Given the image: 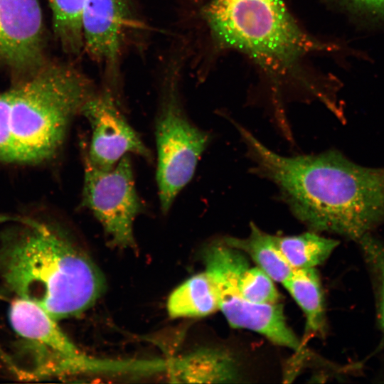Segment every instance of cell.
<instances>
[{
  "mask_svg": "<svg viewBox=\"0 0 384 384\" xmlns=\"http://www.w3.org/2000/svg\"><path fill=\"white\" fill-rule=\"evenodd\" d=\"M176 85L164 90L155 122L156 179L160 209L166 214L192 179L210 134L196 126L184 112Z\"/></svg>",
  "mask_w": 384,
  "mask_h": 384,
  "instance_id": "obj_6",
  "label": "cell"
},
{
  "mask_svg": "<svg viewBox=\"0 0 384 384\" xmlns=\"http://www.w3.org/2000/svg\"><path fill=\"white\" fill-rule=\"evenodd\" d=\"M358 242L376 282L379 316L384 330V245L370 233Z\"/></svg>",
  "mask_w": 384,
  "mask_h": 384,
  "instance_id": "obj_18",
  "label": "cell"
},
{
  "mask_svg": "<svg viewBox=\"0 0 384 384\" xmlns=\"http://www.w3.org/2000/svg\"><path fill=\"white\" fill-rule=\"evenodd\" d=\"M203 15L215 41L282 76L304 55L332 50L306 35L282 0H212Z\"/></svg>",
  "mask_w": 384,
  "mask_h": 384,
  "instance_id": "obj_4",
  "label": "cell"
},
{
  "mask_svg": "<svg viewBox=\"0 0 384 384\" xmlns=\"http://www.w3.org/2000/svg\"><path fill=\"white\" fill-rule=\"evenodd\" d=\"M364 27L384 29V0H341Z\"/></svg>",
  "mask_w": 384,
  "mask_h": 384,
  "instance_id": "obj_19",
  "label": "cell"
},
{
  "mask_svg": "<svg viewBox=\"0 0 384 384\" xmlns=\"http://www.w3.org/2000/svg\"><path fill=\"white\" fill-rule=\"evenodd\" d=\"M83 164L81 206L93 214L112 244L132 247L134 220L146 207L137 191L130 155L108 169L92 165L84 155Z\"/></svg>",
  "mask_w": 384,
  "mask_h": 384,
  "instance_id": "obj_7",
  "label": "cell"
},
{
  "mask_svg": "<svg viewBox=\"0 0 384 384\" xmlns=\"http://www.w3.org/2000/svg\"><path fill=\"white\" fill-rule=\"evenodd\" d=\"M170 378L188 383H233L241 379L238 360L228 349L202 348L166 364Z\"/></svg>",
  "mask_w": 384,
  "mask_h": 384,
  "instance_id": "obj_12",
  "label": "cell"
},
{
  "mask_svg": "<svg viewBox=\"0 0 384 384\" xmlns=\"http://www.w3.org/2000/svg\"><path fill=\"white\" fill-rule=\"evenodd\" d=\"M167 311L172 318L202 317L219 309L217 288L205 271L192 276L170 294Z\"/></svg>",
  "mask_w": 384,
  "mask_h": 384,
  "instance_id": "obj_13",
  "label": "cell"
},
{
  "mask_svg": "<svg viewBox=\"0 0 384 384\" xmlns=\"http://www.w3.org/2000/svg\"><path fill=\"white\" fill-rule=\"evenodd\" d=\"M214 283L218 294L219 309L231 327L255 331L275 344L299 354L304 353L302 343L286 321L282 304L253 303Z\"/></svg>",
  "mask_w": 384,
  "mask_h": 384,
  "instance_id": "obj_11",
  "label": "cell"
},
{
  "mask_svg": "<svg viewBox=\"0 0 384 384\" xmlns=\"http://www.w3.org/2000/svg\"><path fill=\"white\" fill-rule=\"evenodd\" d=\"M0 281L57 321L90 308L105 289L101 271L85 252L55 227L29 218L2 236Z\"/></svg>",
  "mask_w": 384,
  "mask_h": 384,
  "instance_id": "obj_2",
  "label": "cell"
},
{
  "mask_svg": "<svg viewBox=\"0 0 384 384\" xmlns=\"http://www.w3.org/2000/svg\"><path fill=\"white\" fill-rule=\"evenodd\" d=\"M53 24L63 49L78 54L83 48L82 16L86 0H50Z\"/></svg>",
  "mask_w": 384,
  "mask_h": 384,
  "instance_id": "obj_17",
  "label": "cell"
},
{
  "mask_svg": "<svg viewBox=\"0 0 384 384\" xmlns=\"http://www.w3.org/2000/svg\"><path fill=\"white\" fill-rule=\"evenodd\" d=\"M20 219L21 218L19 217H13V216L0 214V223L8 222V221L17 222L20 220Z\"/></svg>",
  "mask_w": 384,
  "mask_h": 384,
  "instance_id": "obj_20",
  "label": "cell"
},
{
  "mask_svg": "<svg viewBox=\"0 0 384 384\" xmlns=\"http://www.w3.org/2000/svg\"><path fill=\"white\" fill-rule=\"evenodd\" d=\"M250 227V232L247 238L228 236L222 240L247 255L273 281L282 284L294 269L276 247L272 235L262 231L253 223Z\"/></svg>",
  "mask_w": 384,
  "mask_h": 384,
  "instance_id": "obj_14",
  "label": "cell"
},
{
  "mask_svg": "<svg viewBox=\"0 0 384 384\" xmlns=\"http://www.w3.org/2000/svg\"><path fill=\"white\" fill-rule=\"evenodd\" d=\"M127 0H86L83 47L92 58L113 68L118 62L129 21Z\"/></svg>",
  "mask_w": 384,
  "mask_h": 384,
  "instance_id": "obj_10",
  "label": "cell"
},
{
  "mask_svg": "<svg viewBox=\"0 0 384 384\" xmlns=\"http://www.w3.org/2000/svg\"><path fill=\"white\" fill-rule=\"evenodd\" d=\"M80 114L91 127V139L84 156L94 166L112 168L125 155L135 154L151 161L152 154L130 125L109 90L96 92L86 102Z\"/></svg>",
  "mask_w": 384,
  "mask_h": 384,
  "instance_id": "obj_8",
  "label": "cell"
},
{
  "mask_svg": "<svg viewBox=\"0 0 384 384\" xmlns=\"http://www.w3.org/2000/svg\"><path fill=\"white\" fill-rule=\"evenodd\" d=\"M282 284L305 314L306 334H323L326 321L324 297L316 268L294 269Z\"/></svg>",
  "mask_w": 384,
  "mask_h": 384,
  "instance_id": "obj_15",
  "label": "cell"
},
{
  "mask_svg": "<svg viewBox=\"0 0 384 384\" xmlns=\"http://www.w3.org/2000/svg\"><path fill=\"white\" fill-rule=\"evenodd\" d=\"M232 122L252 163L250 171L272 182L309 229L359 240L384 223V167L360 166L336 150L283 156Z\"/></svg>",
  "mask_w": 384,
  "mask_h": 384,
  "instance_id": "obj_1",
  "label": "cell"
},
{
  "mask_svg": "<svg viewBox=\"0 0 384 384\" xmlns=\"http://www.w3.org/2000/svg\"><path fill=\"white\" fill-rule=\"evenodd\" d=\"M273 239L293 269L315 267L322 264L338 245V240L322 237L314 231L296 235H273Z\"/></svg>",
  "mask_w": 384,
  "mask_h": 384,
  "instance_id": "obj_16",
  "label": "cell"
},
{
  "mask_svg": "<svg viewBox=\"0 0 384 384\" xmlns=\"http://www.w3.org/2000/svg\"><path fill=\"white\" fill-rule=\"evenodd\" d=\"M95 92L84 74L60 63H46L0 92V161L33 164L56 155Z\"/></svg>",
  "mask_w": 384,
  "mask_h": 384,
  "instance_id": "obj_3",
  "label": "cell"
},
{
  "mask_svg": "<svg viewBox=\"0 0 384 384\" xmlns=\"http://www.w3.org/2000/svg\"><path fill=\"white\" fill-rule=\"evenodd\" d=\"M38 0H0V66L21 80L46 65Z\"/></svg>",
  "mask_w": 384,
  "mask_h": 384,
  "instance_id": "obj_9",
  "label": "cell"
},
{
  "mask_svg": "<svg viewBox=\"0 0 384 384\" xmlns=\"http://www.w3.org/2000/svg\"><path fill=\"white\" fill-rule=\"evenodd\" d=\"M8 319L14 335L11 370L22 379L63 378L101 368L102 362L84 354L40 306L15 297Z\"/></svg>",
  "mask_w": 384,
  "mask_h": 384,
  "instance_id": "obj_5",
  "label": "cell"
}]
</instances>
